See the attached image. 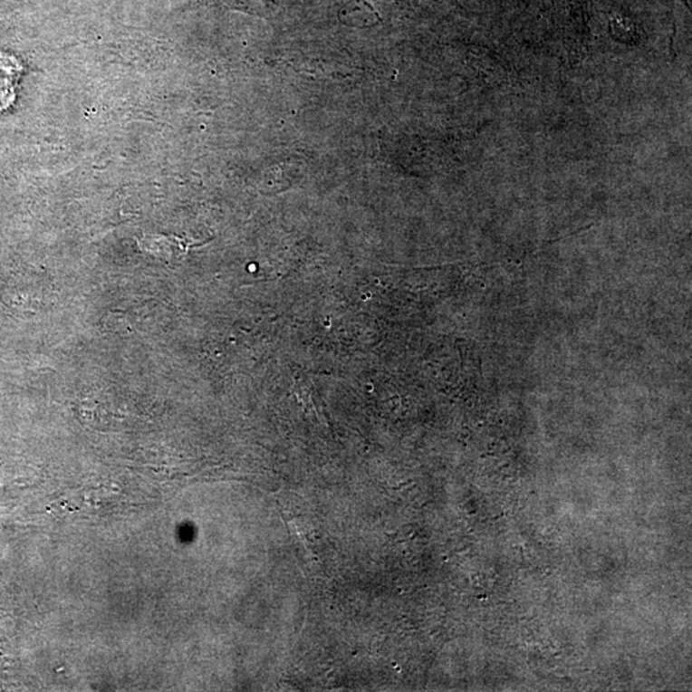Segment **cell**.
<instances>
[{"label": "cell", "instance_id": "cell-1", "mask_svg": "<svg viewBox=\"0 0 692 692\" xmlns=\"http://www.w3.org/2000/svg\"><path fill=\"white\" fill-rule=\"evenodd\" d=\"M340 20L351 26L367 27L380 23V15L370 3L364 0H353L340 12Z\"/></svg>", "mask_w": 692, "mask_h": 692}]
</instances>
